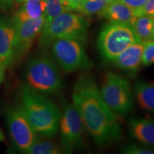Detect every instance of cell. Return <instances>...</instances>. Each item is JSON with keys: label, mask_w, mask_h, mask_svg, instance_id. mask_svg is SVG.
I'll return each mask as SVG.
<instances>
[{"label": "cell", "mask_w": 154, "mask_h": 154, "mask_svg": "<svg viewBox=\"0 0 154 154\" xmlns=\"http://www.w3.org/2000/svg\"><path fill=\"white\" fill-rule=\"evenodd\" d=\"M73 104L95 143L103 146L120 139L121 129L115 113L102 98L94 77L83 74L75 82Z\"/></svg>", "instance_id": "1"}, {"label": "cell", "mask_w": 154, "mask_h": 154, "mask_svg": "<svg viewBox=\"0 0 154 154\" xmlns=\"http://www.w3.org/2000/svg\"><path fill=\"white\" fill-rule=\"evenodd\" d=\"M20 106L38 135L51 138L57 134L61 113L44 94L24 84L21 90Z\"/></svg>", "instance_id": "2"}, {"label": "cell", "mask_w": 154, "mask_h": 154, "mask_svg": "<svg viewBox=\"0 0 154 154\" xmlns=\"http://www.w3.org/2000/svg\"><path fill=\"white\" fill-rule=\"evenodd\" d=\"M88 22L82 14L63 12L44 25L39 44L47 47L58 38H74L86 44Z\"/></svg>", "instance_id": "3"}, {"label": "cell", "mask_w": 154, "mask_h": 154, "mask_svg": "<svg viewBox=\"0 0 154 154\" xmlns=\"http://www.w3.org/2000/svg\"><path fill=\"white\" fill-rule=\"evenodd\" d=\"M27 85L42 94H53L60 91L62 81L52 59L47 56L32 58L25 69Z\"/></svg>", "instance_id": "4"}, {"label": "cell", "mask_w": 154, "mask_h": 154, "mask_svg": "<svg viewBox=\"0 0 154 154\" xmlns=\"http://www.w3.org/2000/svg\"><path fill=\"white\" fill-rule=\"evenodd\" d=\"M136 42V37L131 25L110 22L104 25L98 36L97 46L103 59L112 61L116 57Z\"/></svg>", "instance_id": "5"}, {"label": "cell", "mask_w": 154, "mask_h": 154, "mask_svg": "<svg viewBox=\"0 0 154 154\" xmlns=\"http://www.w3.org/2000/svg\"><path fill=\"white\" fill-rule=\"evenodd\" d=\"M51 44L54 57L65 72L85 71L93 66L83 42L74 38H58Z\"/></svg>", "instance_id": "6"}, {"label": "cell", "mask_w": 154, "mask_h": 154, "mask_svg": "<svg viewBox=\"0 0 154 154\" xmlns=\"http://www.w3.org/2000/svg\"><path fill=\"white\" fill-rule=\"evenodd\" d=\"M106 103L115 113L125 116L133 109V96L129 82L126 79L109 72L100 89Z\"/></svg>", "instance_id": "7"}, {"label": "cell", "mask_w": 154, "mask_h": 154, "mask_svg": "<svg viewBox=\"0 0 154 154\" xmlns=\"http://www.w3.org/2000/svg\"><path fill=\"white\" fill-rule=\"evenodd\" d=\"M6 121L14 146L19 151L28 153L37 138L38 134L20 105L9 108L6 113Z\"/></svg>", "instance_id": "8"}, {"label": "cell", "mask_w": 154, "mask_h": 154, "mask_svg": "<svg viewBox=\"0 0 154 154\" xmlns=\"http://www.w3.org/2000/svg\"><path fill=\"white\" fill-rule=\"evenodd\" d=\"M59 128L60 129L61 147L65 153H72L84 147L85 128L79 113L73 103H65Z\"/></svg>", "instance_id": "9"}, {"label": "cell", "mask_w": 154, "mask_h": 154, "mask_svg": "<svg viewBox=\"0 0 154 154\" xmlns=\"http://www.w3.org/2000/svg\"><path fill=\"white\" fill-rule=\"evenodd\" d=\"M45 23L44 16L16 24L14 23L15 26L14 62L22 60L26 55L35 38L41 34Z\"/></svg>", "instance_id": "10"}, {"label": "cell", "mask_w": 154, "mask_h": 154, "mask_svg": "<svg viewBox=\"0 0 154 154\" xmlns=\"http://www.w3.org/2000/svg\"><path fill=\"white\" fill-rule=\"evenodd\" d=\"M15 26L12 18H0V61L5 68L14 63Z\"/></svg>", "instance_id": "11"}, {"label": "cell", "mask_w": 154, "mask_h": 154, "mask_svg": "<svg viewBox=\"0 0 154 154\" xmlns=\"http://www.w3.org/2000/svg\"><path fill=\"white\" fill-rule=\"evenodd\" d=\"M143 44L136 42L130 45L112 61L116 66L126 72H136L142 64Z\"/></svg>", "instance_id": "12"}, {"label": "cell", "mask_w": 154, "mask_h": 154, "mask_svg": "<svg viewBox=\"0 0 154 154\" xmlns=\"http://www.w3.org/2000/svg\"><path fill=\"white\" fill-rule=\"evenodd\" d=\"M128 128L131 137L143 145L154 147V119H131Z\"/></svg>", "instance_id": "13"}, {"label": "cell", "mask_w": 154, "mask_h": 154, "mask_svg": "<svg viewBox=\"0 0 154 154\" xmlns=\"http://www.w3.org/2000/svg\"><path fill=\"white\" fill-rule=\"evenodd\" d=\"M99 15L110 22H123L130 24L137 18L134 10L119 0H112Z\"/></svg>", "instance_id": "14"}, {"label": "cell", "mask_w": 154, "mask_h": 154, "mask_svg": "<svg viewBox=\"0 0 154 154\" xmlns=\"http://www.w3.org/2000/svg\"><path fill=\"white\" fill-rule=\"evenodd\" d=\"M45 7L46 0H25L12 17L13 22L16 24L44 17Z\"/></svg>", "instance_id": "15"}, {"label": "cell", "mask_w": 154, "mask_h": 154, "mask_svg": "<svg viewBox=\"0 0 154 154\" xmlns=\"http://www.w3.org/2000/svg\"><path fill=\"white\" fill-rule=\"evenodd\" d=\"M134 94L138 104L144 110L154 113V85L139 82L134 86Z\"/></svg>", "instance_id": "16"}, {"label": "cell", "mask_w": 154, "mask_h": 154, "mask_svg": "<svg viewBox=\"0 0 154 154\" xmlns=\"http://www.w3.org/2000/svg\"><path fill=\"white\" fill-rule=\"evenodd\" d=\"M154 17L148 15H141L138 17L132 23L131 26L136 37L140 43L152 40Z\"/></svg>", "instance_id": "17"}, {"label": "cell", "mask_w": 154, "mask_h": 154, "mask_svg": "<svg viewBox=\"0 0 154 154\" xmlns=\"http://www.w3.org/2000/svg\"><path fill=\"white\" fill-rule=\"evenodd\" d=\"M44 138H37L33 143L29 154H59L65 153L62 147L58 146L57 143L51 140L47 139V137L44 136Z\"/></svg>", "instance_id": "18"}, {"label": "cell", "mask_w": 154, "mask_h": 154, "mask_svg": "<svg viewBox=\"0 0 154 154\" xmlns=\"http://www.w3.org/2000/svg\"><path fill=\"white\" fill-rule=\"evenodd\" d=\"M72 11L66 0H46L44 18L46 23L49 22L55 17L63 12Z\"/></svg>", "instance_id": "19"}, {"label": "cell", "mask_w": 154, "mask_h": 154, "mask_svg": "<svg viewBox=\"0 0 154 154\" xmlns=\"http://www.w3.org/2000/svg\"><path fill=\"white\" fill-rule=\"evenodd\" d=\"M112 0H85L77 11L86 16L100 14Z\"/></svg>", "instance_id": "20"}, {"label": "cell", "mask_w": 154, "mask_h": 154, "mask_svg": "<svg viewBox=\"0 0 154 154\" xmlns=\"http://www.w3.org/2000/svg\"><path fill=\"white\" fill-rule=\"evenodd\" d=\"M120 152L121 153L126 154H154V149H150L145 146L130 143L121 147Z\"/></svg>", "instance_id": "21"}, {"label": "cell", "mask_w": 154, "mask_h": 154, "mask_svg": "<svg viewBox=\"0 0 154 154\" xmlns=\"http://www.w3.org/2000/svg\"><path fill=\"white\" fill-rule=\"evenodd\" d=\"M154 63V41L151 40L143 44L142 64L150 66Z\"/></svg>", "instance_id": "22"}, {"label": "cell", "mask_w": 154, "mask_h": 154, "mask_svg": "<svg viewBox=\"0 0 154 154\" xmlns=\"http://www.w3.org/2000/svg\"><path fill=\"white\" fill-rule=\"evenodd\" d=\"M134 10L136 17H139L140 11L147 0H119Z\"/></svg>", "instance_id": "23"}, {"label": "cell", "mask_w": 154, "mask_h": 154, "mask_svg": "<svg viewBox=\"0 0 154 154\" xmlns=\"http://www.w3.org/2000/svg\"><path fill=\"white\" fill-rule=\"evenodd\" d=\"M148 15L154 17V0H147L140 11V15Z\"/></svg>", "instance_id": "24"}, {"label": "cell", "mask_w": 154, "mask_h": 154, "mask_svg": "<svg viewBox=\"0 0 154 154\" xmlns=\"http://www.w3.org/2000/svg\"><path fill=\"white\" fill-rule=\"evenodd\" d=\"M85 0H66L67 3L70 7L71 10L77 11L80 5L84 2Z\"/></svg>", "instance_id": "25"}, {"label": "cell", "mask_w": 154, "mask_h": 154, "mask_svg": "<svg viewBox=\"0 0 154 154\" xmlns=\"http://www.w3.org/2000/svg\"><path fill=\"white\" fill-rule=\"evenodd\" d=\"M13 2L11 0H0V8L4 10L10 9Z\"/></svg>", "instance_id": "26"}, {"label": "cell", "mask_w": 154, "mask_h": 154, "mask_svg": "<svg viewBox=\"0 0 154 154\" xmlns=\"http://www.w3.org/2000/svg\"><path fill=\"white\" fill-rule=\"evenodd\" d=\"M5 66H4L3 63L0 61V84L3 82L5 76Z\"/></svg>", "instance_id": "27"}, {"label": "cell", "mask_w": 154, "mask_h": 154, "mask_svg": "<svg viewBox=\"0 0 154 154\" xmlns=\"http://www.w3.org/2000/svg\"><path fill=\"white\" fill-rule=\"evenodd\" d=\"M4 140V135H3V133L2 132V131L0 130V142Z\"/></svg>", "instance_id": "28"}, {"label": "cell", "mask_w": 154, "mask_h": 154, "mask_svg": "<svg viewBox=\"0 0 154 154\" xmlns=\"http://www.w3.org/2000/svg\"><path fill=\"white\" fill-rule=\"evenodd\" d=\"M152 40L154 41V21H153V32H152Z\"/></svg>", "instance_id": "29"}, {"label": "cell", "mask_w": 154, "mask_h": 154, "mask_svg": "<svg viewBox=\"0 0 154 154\" xmlns=\"http://www.w3.org/2000/svg\"><path fill=\"white\" fill-rule=\"evenodd\" d=\"M25 0H17V2H23Z\"/></svg>", "instance_id": "30"}, {"label": "cell", "mask_w": 154, "mask_h": 154, "mask_svg": "<svg viewBox=\"0 0 154 154\" xmlns=\"http://www.w3.org/2000/svg\"><path fill=\"white\" fill-rule=\"evenodd\" d=\"M11 1L12 2H14V1H16V2H17V0H11Z\"/></svg>", "instance_id": "31"}]
</instances>
